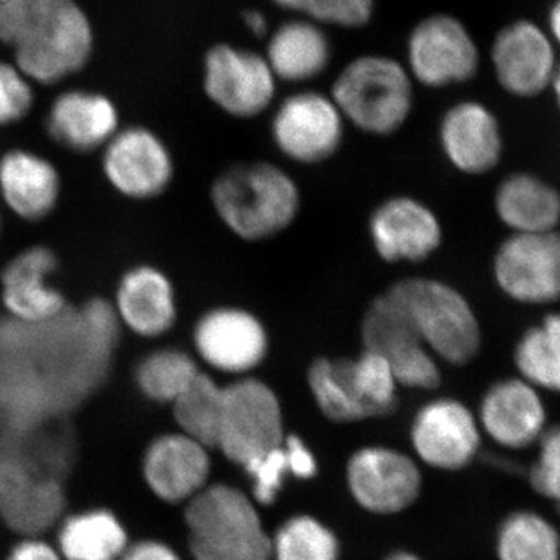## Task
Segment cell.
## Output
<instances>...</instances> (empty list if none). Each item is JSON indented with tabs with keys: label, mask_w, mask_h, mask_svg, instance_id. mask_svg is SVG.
<instances>
[{
	"label": "cell",
	"mask_w": 560,
	"mask_h": 560,
	"mask_svg": "<svg viewBox=\"0 0 560 560\" xmlns=\"http://www.w3.org/2000/svg\"><path fill=\"white\" fill-rule=\"evenodd\" d=\"M0 43L28 80L55 84L90 61L94 33L75 0L0 2Z\"/></svg>",
	"instance_id": "1"
},
{
	"label": "cell",
	"mask_w": 560,
	"mask_h": 560,
	"mask_svg": "<svg viewBox=\"0 0 560 560\" xmlns=\"http://www.w3.org/2000/svg\"><path fill=\"white\" fill-rule=\"evenodd\" d=\"M221 223L245 242H264L289 230L301 212V190L290 173L267 161L226 168L210 187Z\"/></svg>",
	"instance_id": "2"
},
{
	"label": "cell",
	"mask_w": 560,
	"mask_h": 560,
	"mask_svg": "<svg viewBox=\"0 0 560 560\" xmlns=\"http://www.w3.org/2000/svg\"><path fill=\"white\" fill-rule=\"evenodd\" d=\"M184 521L195 560H271L256 501L234 486H206L187 503Z\"/></svg>",
	"instance_id": "3"
},
{
	"label": "cell",
	"mask_w": 560,
	"mask_h": 560,
	"mask_svg": "<svg viewBox=\"0 0 560 560\" xmlns=\"http://www.w3.org/2000/svg\"><path fill=\"white\" fill-rule=\"evenodd\" d=\"M386 293L400 305L438 361L466 366L477 359L482 345L480 320L467 298L451 283L407 278L394 282Z\"/></svg>",
	"instance_id": "4"
},
{
	"label": "cell",
	"mask_w": 560,
	"mask_h": 560,
	"mask_svg": "<svg viewBox=\"0 0 560 560\" xmlns=\"http://www.w3.org/2000/svg\"><path fill=\"white\" fill-rule=\"evenodd\" d=\"M330 97L346 124L371 136L394 135L415 105V81L404 62L386 55H361L338 73Z\"/></svg>",
	"instance_id": "5"
},
{
	"label": "cell",
	"mask_w": 560,
	"mask_h": 560,
	"mask_svg": "<svg viewBox=\"0 0 560 560\" xmlns=\"http://www.w3.org/2000/svg\"><path fill=\"white\" fill-rule=\"evenodd\" d=\"M308 389L324 418L353 423L396 410L399 383L388 361L363 349L352 359L319 357L307 371Z\"/></svg>",
	"instance_id": "6"
},
{
	"label": "cell",
	"mask_w": 560,
	"mask_h": 560,
	"mask_svg": "<svg viewBox=\"0 0 560 560\" xmlns=\"http://www.w3.org/2000/svg\"><path fill=\"white\" fill-rule=\"evenodd\" d=\"M285 436L282 404L267 382L246 375L224 386L215 448L231 463L243 467L280 447Z\"/></svg>",
	"instance_id": "7"
},
{
	"label": "cell",
	"mask_w": 560,
	"mask_h": 560,
	"mask_svg": "<svg viewBox=\"0 0 560 560\" xmlns=\"http://www.w3.org/2000/svg\"><path fill=\"white\" fill-rule=\"evenodd\" d=\"M405 68L416 83L442 90L477 75L480 49L463 21L434 13L419 21L408 36Z\"/></svg>",
	"instance_id": "8"
},
{
	"label": "cell",
	"mask_w": 560,
	"mask_h": 560,
	"mask_svg": "<svg viewBox=\"0 0 560 560\" xmlns=\"http://www.w3.org/2000/svg\"><path fill=\"white\" fill-rule=\"evenodd\" d=\"M363 349L383 357L399 386L419 390L440 388V361L420 340L411 320L388 293L374 298L361 319Z\"/></svg>",
	"instance_id": "9"
},
{
	"label": "cell",
	"mask_w": 560,
	"mask_h": 560,
	"mask_svg": "<svg viewBox=\"0 0 560 560\" xmlns=\"http://www.w3.org/2000/svg\"><path fill=\"white\" fill-rule=\"evenodd\" d=\"M346 120L330 94L298 91L283 98L271 120V138L287 160L323 164L345 140Z\"/></svg>",
	"instance_id": "10"
},
{
	"label": "cell",
	"mask_w": 560,
	"mask_h": 560,
	"mask_svg": "<svg viewBox=\"0 0 560 560\" xmlns=\"http://www.w3.org/2000/svg\"><path fill=\"white\" fill-rule=\"evenodd\" d=\"M194 346L210 370L246 377L259 370L271 341L264 320L238 305L210 308L195 324Z\"/></svg>",
	"instance_id": "11"
},
{
	"label": "cell",
	"mask_w": 560,
	"mask_h": 560,
	"mask_svg": "<svg viewBox=\"0 0 560 560\" xmlns=\"http://www.w3.org/2000/svg\"><path fill=\"white\" fill-rule=\"evenodd\" d=\"M205 91L223 113L254 119L275 102L278 79L265 55L219 44L206 55Z\"/></svg>",
	"instance_id": "12"
},
{
	"label": "cell",
	"mask_w": 560,
	"mask_h": 560,
	"mask_svg": "<svg viewBox=\"0 0 560 560\" xmlns=\"http://www.w3.org/2000/svg\"><path fill=\"white\" fill-rule=\"evenodd\" d=\"M493 278L521 304L560 301V231L512 234L493 257Z\"/></svg>",
	"instance_id": "13"
},
{
	"label": "cell",
	"mask_w": 560,
	"mask_h": 560,
	"mask_svg": "<svg viewBox=\"0 0 560 560\" xmlns=\"http://www.w3.org/2000/svg\"><path fill=\"white\" fill-rule=\"evenodd\" d=\"M346 478L350 495L359 506L378 515L408 510L422 490V475L416 460L385 445H370L353 453Z\"/></svg>",
	"instance_id": "14"
},
{
	"label": "cell",
	"mask_w": 560,
	"mask_h": 560,
	"mask_svg": "<svg viewBox=\"0 0 560 560\" xmlns=\"http://www.w3.org/2000/svg\"><path fill=\"white\" fill-rule=\"evenodd\" d=\"M410 440L427 466L459 470L469 466L480 451L481 429L477 416L463 401L438 397L416 412Z\"/></svg>",
	"instance_id": "15"
},
{
	"label": "cell",
	"mask_w": 560,
	"mask_h": 560,
	"mask_svg": "<svg viewBox=\"0 0 560 560\" xmlns=\"http://www.w3.org/2000/svg\"><path fill=\"white\" fill-rule=\"evenodd\" d=\"M368 231L375 253L386 264H420L440 250L441 220L410 195L386 198L372 210Z\"/></svg>",
	"instance_id": "16"
},
{
	"label": "cell",
	"mask_w": 560,
	"mask_h": 560,
	"mask_svg": "<svg viewBox=\"0 0 560 560\" xmlns=\"http://www.w3.org/2000/svg\"><path fill=\"white\" fill-rule=\"evenodd\" d=\"M103 171L110 186L132 200H151L171 186L175 165L167 145L153 131L132 127L106 143Z\"/></svg>",
	"instance_id": "17"
},
{
	"label": "cell",
	"mask_w": 560,
	"mask_h": 560,
	"mask_svg": "<svg viewBox=\"0 0 560 560\" xmlns=\"http://www.w3.org/2000/svg\"><path fill=\"white\" fill-rule=\"evenodd\" d=\"M210 448L187 434L165 433L151 441L142 460L147 486L165 503H189L209 486Z\"/></svg>",
	"instance_id": "18"
},
{
	"label": "cell",
	"mask_w": 560,
	"mask_h": 560,
	"mask_svg": "<svg viewBox=\"0 0 560 560\" xmlns=\"http://www.w3.org/2000/svg\"><path fill=\"white\" fill-rule=\"evenodd\" d=\"M493 70L503 90L517 97L540 94L555 75V51L537 25L518 21L508 25L492 44Z\"/></svg>",
	"instance_id": "19"
},
{
	"label": "cell",
	"mask_w": 560,
	"mask_h": 560,
	"mask_svg": "<svg viewBox=\"0 0 560 560\" xmlns=\"http://www.w3.org/2000/svg\"><path fill=\"white\" fill-rule=\"evenodd\" d=\"M442 153L464 175H485L500 164L503 139L499 120L480 102L467 101L445 110L440 124Z\"/></svg>",
	"instance_id": "20"
},
{
	"label": "cell",
	"mask_w": 560,
	"mask_h": 560,
	"mask_svg": "<svg viewBox=\"0 0 560 560\" xmlns=\"http://www.w3.org/2000/svg\"><path fill=\"white\" fill-rule=\"evenodd\" d=\"M477 419L490 440L518 451L540 440L547 412L533 385L523 378H504L486 390Z\"/></svg>",
	"instance_id": "21"
},
{
	"label": "cell",
	"mask_w": 560,
	"mask_h": 560,
	"mask_svg": "<svg viewBox=\"0 0 560 560\" xmlns=\"http://www.w3.org/2000/svg\"><path fill=\"white\" fill-rule=\"evenodd\" d=\"M58 259L47 246L22 250L3 268L2 302L25 324L49 323L65 311V296L49 283Z\"/></svg>",
	"instance_id": "22"
},
{
	"label": "cell",
	"mask_w": 560,
	"mask_h": 560,
	"mask_svg": "<svg viewBox=\"0 0 560 560\" xmlns=\"http://www.w3.org/2000/svg\"><path fill=\"white\" fill-rule=\"evenodd\" d=\"M119 113L108 97L95 92L69 91L54 102L47 131L68 150L91 153L116 136Z\"/></svg>",
	"instance_id": "23"
},
{
	"label": "cell",
	"mask_w": 560,
	"mask_h": 560,
	"mask_svg": "<svg viewBox=\"0 0 560 560\" xmlns=\"http://www.w3.org/2000/svg\"><path fill=\"white\" fill-rule=\"evenodd\" d=\"M117 312L128 329L143 338L167 334L178 318L175 287L165 272L142 265L125 272L117 290Z\"/></svg>",
	"instance_id": "24"
},
{
	"label": "cell",
	"mask_w": 560,
	"mask_h": 560,
	"mask_svg": "<svg viewBox=\"0 0 560 560\" xmlns=\"http://www.w3.org/2000/svg\"><path fill=\"white\" fill-rule=\"evenodd\" d=\"M61 179L46 158L32 151L13 150L0 160V194L18 217L46 219L60 198Z\"/></svg>",
	"instance_id": "25"
},
{
	"label": "cell",
	"mask_w": 560,
	"mask_h": 560,
	"mask_svg": "<svg viewBox=\"0 0 560 560\" xmlns=\"http://www.w3.org/2000/svg\"><path fill=\"white\" fill-rule=\"evenodd\" d=\"M264 55L278 81L307 83L329 68L331 43L324 25L294 18L271 33Z\"/></svg>",
	"instance_id": "26"
},
{
	"label": "cell",
	"mask_w": 560,
	"mask_h": 560,
	"mask_svg": "<svg viewBox=\"0 0 560 560\" xmlns=\"http://www.w3.org/2000/svg\"><path fill=\"white\" fill-rule=\"evenodd\" d=\"M493 205L499 219L514 234L558 230L560 194L529 173H514L501 180Z\"/></svg>",
	"instance_id": "27"
},
{
	"label": "cell",
	"mask_w": 560,
	"mask_h": 560,
	"mask_svg": "<svg viewBox=\"0 0 560 560\" xmlns=\"http://www.w3.org/2000/svg\"><path fill=\"white\" fill-rule=\"evenodd\" d=\"M0 510L24 536H38L60 512L61 490L54 480L35 477L27 466L9 464L0 467Z\"/></svg>",
	"instance_id": "28"
},
{
	"label": "cell",
	"mask_w": 560,
	"mask_h": 560,
	"mask_svg": "<svg viewBox=\"0 0 560 560\" xmlns=\"http://www.w3.org/2000/svg\"><path fill=\"white\" fill-rule=\"evenodd\" d=\"M57 540L65 560H120L130 545L124 523L102 508L69 515Z\"/></svg>",
	"instance_id": "29"
},
{
	"label": "cell",
	"mask_w": 560,
	"mask_h": 560,
	"mask_svg": "<svg viewBox=\"0 0 560 560\" xmlns=\"http://www.w3.org/2000/svg\"><path fill=\"white\" fill-rule=\"evenodd\" d=\"M522 378L534 388L560 394V315L551 313L522 335L514 350Z\"/></svg>",
	"instance_id": "30"
},
{
	"label": "cell",
	"mask_w": 560,
	"mask_h": 560,
	"mask_svg": "<svg viewBox=\"0 0 560 560\" xmlns=\"http://www.w3.org/2000/svg\"><path fill=\"white\" fill-rule=\"evenodd\" d=\"M223 396L224 386L212 375L200 372L172 404L173 416L180 433L201 442L208 448H215L223 412Z\"/></svg>",
	"instance_id": "31"
},
{
	"label": "cell",
	"mask_w": 560,
	"mask_h": 560,
	"mask_svg": "<svg viewBox=\"0 0 560 560\" xmlns=\"http://www.w3.org/2000/svg\"><path fill=\"white\" fill-rule=\"evenodd\" d=\"M200 372L197 360L186 350L164 348L140 361L136 383L147 399L172 405Z\"/></svg>",
	"instance_id": "32"
},
{
	"label": "cell",
	"mask_w": 560,
	"mask_h": 560,
	"mask_svg": "<svg viewBox=\"0 0 560 560\" xmlns=\"http://www.w3.org/2000/svg\"><path fill=\"white\" fill-rule=\"evenodd\" d=\"M497 552L500 560H560L559 533L534 512H515L500 526Z\"/></svg>",
	"instance_id": "33"
},
{
	"label": "cell",
	"mask_w": 560,
	"mask_h": 560,
	"mask_svg": "<svg viewBox=\"0 0 560 560\" xmlns=\"http://www.w3.org/2000/svg\"><path fill=\"white\" fill-rule=\"evenodd\" d=\"M271 560H340V541L312 515H294L271 537Z\"/></svg>",
	"instance_id": "34"
},
{
	"label": "cell",
	"mask_w": 560,
	"mask_h": 560,
	"mask_svg": "<svg viewBox=\"0 0 560 560\" xmlns=\"http://www.w3.org/2000/svg\"><path fill=\"white\" fill-rule=\"evenodd\" d=\"M280 9L300 14L320 25L361 28L370 24L375 0H272Z\"/></svg>",
	"instance_id": "35"
},
{
	"label": "cell",
	"mask_w": 560,
	"mask_h": 560,
	"mask_svg": "<svg viewBox=\"0 0 560 560\" xmlns=\"http://www.w3.org/2000/svg\"><path fill=\"white\" fill-rule=\"evenodd\" d=\"M253 482V500L259 506H271L290 477L289 463L282 445L243 466Z\"/></svg>",
	"instance_id": "36"
},
{
	"label": "cell",
	"mask_w": 560,
	"mask_h": 560,
	"mask_svg": "<svg viewBox=\"0 0 560 560\" xmlns=\"http://www.w3.org/2000/svg\"><path fill=\"white\" fill-rule=\"evenodd\" d=\"M33 98L32 81L16 65L0 61V127L24 119Z\"/></svg>",
	"instance_id": "37"
},
{
	"label": "cell",
	"mask_w": 560,
	"mask_h": 560,
	"mask_svg": "<svg viewBox=\"0 0 560 560\" xmlns=\"http://www.w3.org/2000/svg\"><path fill=\"white\" fill-rule=\"evenodd\" d=\"M539 442V458L529 470L530 486L560 504V425L545 429Z\"/></svg>",
	"instance_id": "38"
},
{
	"label": "cell",
	"mask_w": 560,
	"mask_h": 560,
	"mask_svg": "<svg viewBox=\"0 0 560 560\" xmlns=\"http://www.w3.org/2000/svg\"><path fill=\"white\" fill-rule=\"evenodd\" d=\"M282 447L285 452L287 463H289L290 477L298 478V480H312L313 477H316L318 459L301 436L287 434Z\"/></svg>",
	"instance_id": "39"
},
{
	"label": "cell",
	"mask_w": 560,
	"mask_h": 560,
	"mask_svg": "<svg viewBox=\"0 0 560 560\" xmlns=\"http://www.w3.org/2000/svg\"><path fill=\"white\" fill-rule=\"evenodd\" d=\"M5 560H65L60 550L39 536H25L14 544Z\"/></svg>",
	"instance_id": "40"
},
{
	"label": "cell",
	"mask_w": 560,
	"mask_h": 560,
	"mask_svg": "<svg viewBox=\"0 0 560 560\" xmlns=\"http://www.w3.org/2000/svg\"><path fill=\"white\" fill-rule=\"evenodd\" d=\"M120 560H183L171 545L161 540H140L128 545Z\"/></svg>",
	"instance_id": "41"
},
{
	"label": "cell",
	"mask_w": 560,
	"mask_h": 560,
	"mask_svg": "<svg viewBox=\"0 0 560 560\" xmlns=\"http://www.w3.org/2000/svg\"><path fill=\"white\" fill-rule=\"evenodd\" d=\"M245 25L248 27V31L253 32L254 35L259 36V38H264L268 33V20L264 13L259 10H249L246 11L245 16Z\"/></svg>",
	"instance_id": "42"
},
{
	"label": "cell",
	"mask_w": 560,
	"mask_h": 560,
	"mask_svg": "<svg viewBox=\"0 0 560 560\" xmlns=\"http://www.w3.org/2000/svg\"><path fill=\"white\" fill-rule=\"evenodd\" d=\"M551 31L560 43V0L552 7L550 16Z\"/></svg>",
	"instance_id": "43"
},
{
	"label": "cell",
	"mask_w": 560,
	"mask_h": 560,
	"mask_svg": "<svg viewBox=\"0 0 560 560\" xmlns=\"http://www.w3.org/2000/svg\"><path fill=\"white\" fill-rule=\"evenodd\" d=\"M385 560H422L418 558V556L412 555V552L408 551H397L394 555L388 556Z\"/></svg>",
	"instance_id": "44"
},
{
	"label": "cell",
	"mask_w": 560,
	"mask_h": 560,
	"mask_svg": "<svg viewBox=\"0 0 560 560\" xmlns=\"http://www.w3.org/2000/svg\"><path fill=\"white\" fill-rule=\"evenodd\" d=\"M552 86H555V94L560 108V69L552 75Z\"/></svg>",
	"instance_id": "45"
},
{
	"label": "cell",
	"mask_w": 560,
	"mask_h": 560,
	"mask_svg": "<svg viewBox=\"0 0 560 560\" xmlns=\"http://www.w3.org/2000/svg\"><path fill=\"white\" fill-rule=\"evenodd\" d=\"M0 2H5V0H0Z\"/></svg>",
	"instance_id": "46"
}]
</instances>
